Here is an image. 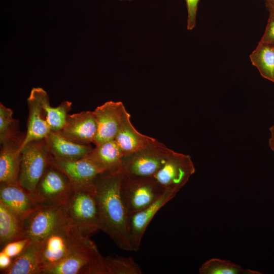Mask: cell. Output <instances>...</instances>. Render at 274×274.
Listing matches in <instances>:
<instances>
[{"label":"cell","instance_id":"6da1fadb","mask_svg":"<svg viewBox=\"0 0 274 274\" xmlns=\"http://www.w3.org/2000/svg\"><path fill=\"white\" fill-rule=\"evenodd\" d=\"M121 169L98 175L93 182L99 212V230L121 249L132 251L128 232V215L121 195Z\"/></svg>","mask_w":274,"mask_h":274},{"label":"cell","instance_id":"ba28073f","mask_svg":"<svg viewBox=\"0 0 274 274\" xmlns=\"http://www.w3.org/2000/svg\"><path fill=\"white\" fill-rule=\"evenodd\" d=\"M73 184L61 170L50 164L32 193L39 205L60 206Z\"/></svg>","mask_w":274,"mask_h":274},{"label":"cell","instance_id":"cb8c5ba5","mask_svg":"<svg viewBox=\"0 0 274 274\" xmlns=\"http://www.w3.org/2000/svg\"><path fill=\"white\" fill-rule=\"evenodd\" d=\"M250 58L261 76L274 83V46L258 43Z\"/></svg>","mask_w":274,"mask_h":274},{"label":"cell","instance_id":"5b68a950","mask_svg":"<svg viewBox=\"0 0 274 274\" xmlns=\"http://www.w3.org/2000/svg\"><path fill=\"white\" fill-rule=\"evenodd\" d=\"M42 274H109L105 257L95 244L89 243L66 257Z\"/></svg>","mask_w":274,"mask_h":274},{"label":"cell","instance_id":"1f68e13d","mask_svg":"<svg viewBox=\"0 0 274 274\" xmlns=\"http://www.w3.org/2000/svg\"><path fill=\"white\" fill-rule=\"evenodd\" d=\"M269 130L270 136L268 139V146L274 154V124L269 127Z\"/></svg>","mask_w":274,"mask_h":274},{"label":"cell","instance_id":"7c38bea8","mask_svg":"<svg viewBox=\"0 0 274 274\" xmlns=\"http://www.w3.org/2000/svg\"><path fill=\"white\" fill-rule=\"evenodd\" d=\"M57 132L64 138L78 144H94L97 132V123L94 111L68 114L64 126Z\"/></svg>","mask_w":274,"mask_h":274},{"label":"cell","instance_id":"d6a6232c","mask_svg":"<svg viewBox=\"0 0 274 274\" xmlns=\"http://www.w3.org/2000/svg\"><path fill=\"white\" fill-rule=\"evenodd\" d=\"M118 1H134V0H118Z\"/></svg>","mask_w":274,"mask_h":274},{"label":"cell","instance_id":"2e32d148","mask_svg":"<svg viewBox=\"0 0 274 274\" xmlns=\"http://www.w3.org/2000/svg\"><path fill=\"white\" fill-rule=\"evenodd\" d=\"M50 163L63 172L74 185L92 183L95 178L102 173L87 156L67 161L56 159L51 155Z\"/></svg>","mask_w":274,"mask_h":274},{"label":"cell","instance_id":"3957f363","mask_svg":"<svg viewBox=\"0 0 274 274\" xmlns=\"http://www.w3.org/2000/svg\"><path fill=\"white\" fill-rule=\"evenodd\" d=\"M43 241L41 274L91 241L89 237L81 234L66 220Z\"/></svg>","mask_w":274,"mask_h":274},{"label":"cell","instance_id":"9a60e30c","mask_svg":"<svg viewBox=\"0 0 274 274\" xmlns=\"http://www.w3.org/2000/svg\"><path fill=\"white\" fill-rule=\"evenodd\" d=\"M0 184V201L23 220L39 206L32 193L19 182Z\"/></svg>","mask_w":274,"mask_h":274},{"label":"cell","instance_id":"603a6c76","mask_svg":"<svg viewBox=\"0 0 274 274\" xmlns=\"http://www.w3.org/2000/svg\"><path fill=\"white\" fill-rule=\"evenodd\" d=\"M44 111L46 120L52 131L58 132L64 126L68 113L71 110L72 103L64 101L58 106L52 107L50 105L47 92L41 87L33 88Z\"/></svg>","mask_w":274,"mask_h":274},{"label":"cell","instance_id":"ffe728a7","mask_svg":"<svg viewBox=\"0 0 274 274\" xmlns=\"http://www.w3.org/2000/svg\"><path fill=\"white\" fill-rule=\"evenodd\" d=\"M43 241H31L23 251L14 258L3 274H41V252Z\"/></svg>","mask_w":274,"mask_h":274},{"label":"cell","instance_id":"52a82bcc","mask_svg":"<svg viewBox=\"0 0 274 274\" xmlns=\"http://www.w3.org/2000/svg\"><path fill=\"white\" fill-rule=\"evenodd\" d=\"M50 156L44 139L30 142L21 148L18 182L30 193L50 164Z\"/></svg>","mask_w":274,"mask_h":274},{"label":"cell","instance_id":"8992f818","mask_svg":"<svg viewBox=\"0 0 274 274\" xmlns=\"http://www.w3.org/2000/svg\"><path fill=\"white\" fill-rule=\"evenodd\" d=\"M165 189L153 177L131 178L124 174L121 195L128 216L152 204Z\"/></svg>","mask_w":274,"mask_h":274},{"label":"cell","instance_id":"83f0119b","mask_svg":"<svg viewBox=\"0 0 274 274\" xmlns=\"http://www.w3.org/2000/svg\"><path fill=\"white\" fill-rule=\"evenodd\" d=\"M269 13L264 32L259 43L274 46V0H263Z\"/></svg>","mask_w":274,"mask_h":274},{"label":"cell","instance_id":"5bb4252c","mask_svg":"<svg viewBox=\"0 0 274 274\" xmlns=\"http://www.w3.org/2000/svg\"><path fill=\"white\" fill-rule=\"evenodd\" d=\"M25 136L18 133L1 143L0 183H18L21 158V146Z\"/></svg>","mask_w":274,"mask_h":274},{"label":"cell","instance_id":"d6986e66","mask_svg":"<svg viewBox=\"0 0 274 274\" xmlns=\"http://www.w3.org/2000/svg\"><path fill=\"white\" fill-rule=\"evenodd\" d=\"M114 140L124 155L137 151L156 140L139 132L130 121V115L126 110Z\"/></svg>","mask_w":274,"mask_h":274},{"label":"cell","instance_id":"ac0fdd59","mask_svg":"<svg viewBox=\"0 0 274 274\" xmlns=\"http://www.w3.org/2000/svg\"><path fill=\"white\" fill-rule=\"evenodd\" d=\"M44 140L51 155L63 160H76L85 158L93 149L90 145H82L67 140L57 132L51 131Z\"/></svg>","mask_w":274,"mask_h":274},{"label":"cell","instance_id":"e0dca14e","mask_svg":"<svg viewBox=\"0 0 274 274\" xmlns=\"http://www.w3.org/2000/svg\"><path fill=\"white\" fill-rule=\"evenodd\" d=\"M27 103L29 111L27 131L21 148L30 142L45 139L52 131L46 120L44 111L33 88L27 99Z\"/></svg>","mask_w":274,"mask_h":274},{"label":"cell","instance_id":"277c9868","mask_svg":"<svg viewBox=\"0 0 274 274\" xmlns=\"http://www.w3.org/2000/svg\"><path fill=\"white\" fill-rule=\"evenodd\" d=\"M172 150L156 140L141 150L124 155L121 170L131 178L153 177Z\"/></svg>","mask_w":274,"mask_h":274},{"label":"cell","instance_id":"d4e9b609","mask_svg":"<svg viewBox=\"0 0 274 274\" xmlns=\"http://www.w3.org/2000/svg\"><path fill=\"white\" fill-rule=\"evenodd\" d=\"M200 274H261L257 270L245 268L229 260L213 258L201 264Z\"/></svg>","mask_w":274,"mask_h":274},{"label":"cell","instance_id":"30bf717a","mask_svg":"<svg viewBox=\"0 0 274 274\" xmlns=\"http://www.w3.org/2000/svg\"><path fill=\"white\" fill-rule=\"evenodd\" d=\"M65 220L60 206L39 205L23 220L25 238L43 241Z\"/></svg>","mask_w":274,"mask_h":274},{"label":"cell","instance_id":"7a4b0ae2","mask_svg":"<svg viewBox=\"0 0 274 274\" xmlns=\"http://www.w3.org/2000/svg\"><path fill=\"white\" fill-rule=\"evenodd\" d=\"M60 207L65 220L84 236L89 237L99 230L98 208L93 183L73 184Z\"/></svg>","mask_w":274,"mask_h":274},{"label":"cell","instance_id":"9c48e42d","mask_svg":"<svg viewBox=\"0 0 274 274\" xmlns=\"http://www.w3.org/2000/svg\"><path fill=\"white\" fill-rule=\"evenodd\" d=\"M195 172V168L190 155L172 150L153 177L165 189L180 190Z\"/></svg>","mask_w":274,"mask_h":274},{"label":"cell","instance_id":"7402d4cb","mask_svg":"<svg viewBox=\"0 0 274 274\" xmlns=\"http://www.w3.org/2000/svg\"><path fill=\"white\" fill-rule=\"evenodd\" d=\"M25 238L23 220L0 201V245Z\"/></svg>","mask_w":274,"mask_h":274},{"label":"cell","instance_id":"f546056e","mask_svg":"<svg viewBox=\"0 0 274 274\" xmlns=\"http://www.w3.org/2000/svg\"><path fill=\"white\" fill-rule=\"evenodd\" d=\"M187 10V28L193 29L196 24V13L199 0H185Z\"/></svg>","mask_w":274,"mask_h":274},{"label":"cell","instance_id":"4dcf8cb0","mask_svg":"<svg viewBox=\"0 0 274 274\" xmlns=\"http://www.w3.org/2000/svg\"><path fill=\"white\" fill-rule=\"evenodd\" d=\"M14 258L4 252H0V270L1 272L7 269L12 264Z\"/></svg>","mask_w":274,"mask_h":274},{"label":"cell","instance_id":"44dd1931","mask_svg":"<svg viewBox=\"0 0 274 274\" xmlns=\"http://www.w3.org/2000/svg\"><path fill=\"white\" fill-rule=\"evenodd\" d=\"M124 155L114 140L95 146L87 157L102 173H114L121 169Z\"/></svg>","mask_w":274,"mask_h":274},{"label":"cell","instance_id":"4fadbf2b","mask_svg":"<svg viewBox=\"0 0 274 274\" xmlns=\"http://www.w3.org/2000/svg\"><path fill=\"white\" fill-rule=\"evenodd\" d=\"M125 110L121 101H108L93 111L97 123L95 146L115 139Z\"/></svg>","mask_w":274,"mask_h":274},{"label":"cell","instance_id":"484cf974","mask_svg":"<svg viewBox=\"0 0 274 274\" xmlns=\"http://www.w3.org/2000/svg\"><path fill=\"white\" fill-rule=\"evenodd\" d=\"M109 274H142L140 266L130 257L116 255L105 257Z\"/></svg>","mask_w":274,"mask_h":274},{"label":"cell","instance_id":"8fae6325","mask_svg":"<svg viewBox=\"0 0 274 274\" xmlns=\"http://www.w3.org/2000/svg\"><path fill=\"white\" fill-rule=\"evenodd\" d=\"M179 191L177 189L167 188L152 204L128 216V237L132 251L136 252L139 249L146 228L156 214L172 199Z\"/></svg>","mask_w":274,"mask_h":274},{"label":"cell","instance_id":"f1b7e54d","mask_svg":"<svg viewBox=\"0 0 274 274\" xmlns=\"http://www.w3.org/2000/svg\"><path fill=\"white\" fill-rule=\"evenodd\" d=\"M27 238L11 242L1 249V251L13 258L19 256L30 243Z\"/></svg>","mask_w":274,"mask_h":274},{"label":"cell","instance_id":"4316f807","mask_svg":"<svg viewBox=\"0 0 274 274\" xmlns=\"http://www.w3.org/2000/svg\"><path fill=\"white\" fill-rule=\"evenodd\" d=\"M13 111L0 104V142L10 138L18 133L16 130L17 120L13 117Z\"/></svg>","mask_w":274,"mask_h":274}]
</instances>
